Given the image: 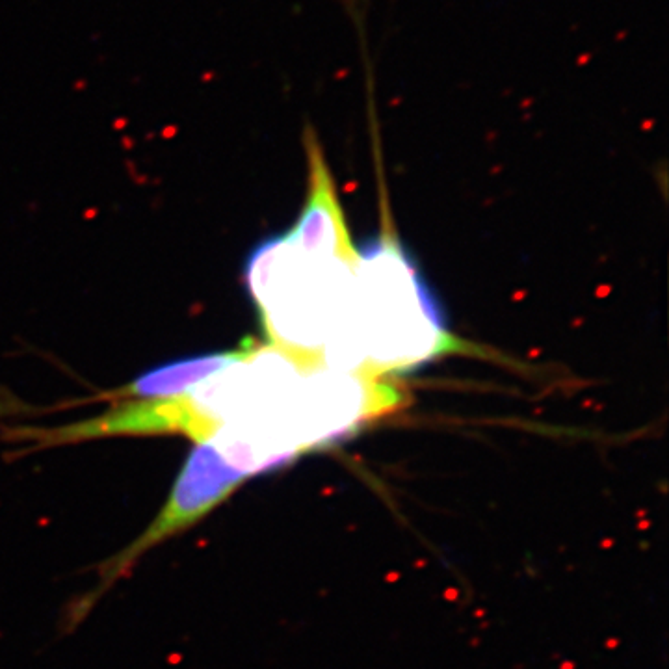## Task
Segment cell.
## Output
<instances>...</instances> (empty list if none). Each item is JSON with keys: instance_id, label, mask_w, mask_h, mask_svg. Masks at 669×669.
Segmentation results:
<instances>
[{"instance_id": "obj_5", "label": "cell", "mask_w": 669, "mask_h": 669, "mask_svg": "<svg viewBox=\"0 0 669 669\" xmlns=\"http://www.w3.org/2000/svg\"><path fill=\"white\" fill-rule=\"evenodd\" d=\"M257 352H259V346L253 340H244V344H240L234 350L212 352V354L166 362V364L143 372L141 376H138L131 383L123 385L121 389L110 391L106 398L123 401L178 396V394H184V391H188L195 383H199L201 379L212 376L220 370L249 361Z\"/></svg>"}, {"instance_id": "obj_1", "label": "cell", "mask_w": 669, "mask_h": 669, "mask_svg": "<svg viewBox=\"0 0 669 669\" xmlns=\"http://www.w3.org/2000/svg\"><path fill=\"white\" fill-rule=\"evenodd\" d=\"M355 322L364 354L362 374H401L433 357L461 352L445 314L401 244L391 232L357 251Z\"/></svg>"}, {"instance_id": "obj_2", "label": "cell", "mask_w": 669, "mask_h": 669, "mask_svg": "<svg viewBox=\"0 0 669 669\" xmlns=\"http://www.w3.org/2000/svg\"><path fill=\"white\" fill-rule=\"evenodd\" d=\"M246 480V474L234 469L212 443H195L158 515L134 541L100 563L95 587L69 610V624L80 623L95 602L117 580L131 573L141 556L195 526L222 506Z\"/></svg>"}, {"instance_id": "obj_3", "label": "cell", "mask_w": 669, "mask_h": 669, "mask_svg": "<svg viewBox=\"0 0 669 669\" xmlns=\"http://www.w3.org/2000/svg\"><path fill=\"white\" fill-rule=\"evenodd\" d=\"M222 428V420L199 409L190 394L151 400H123L102 415L54 428H13L8 435L17 443L41 446L71 445L106 437H139L182 433L195 443H208Z\"/></svg>"}, {"instance_id": "obj_4", "label": "cell", "mask_w": 669, "mask_h": 669, "mask_svg": "<svg viewBox=\"0 0 669 669\" xmlns=\"http://www.w3.org/2000/svg\"><path fill=\"white\" fill-rule=\"evenodd\" d=\"M303 147L309 162V197L296 227L285 234L286 240L309 257L357 264L359 253L348 232L323 147L311 125L303 131Z\"/></svg>"}]
</instances>
